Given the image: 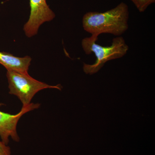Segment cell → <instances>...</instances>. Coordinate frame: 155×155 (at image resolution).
I'll return each mask as SVG.
<instances>
[{
  "label": "cell",
  "instance_id": "cell-1",
  "mask_svg": "<svg viewBox=\"0 0 155 155\" xmlns=\"http://www.w3.org/2000/svg\"><path fill=\"white\" fill-rule=\"evenodd\" d=\"M129 17L128 6L122 2L106 12H87L82 18V26L92 35L108 33L119 37L128 29Z\"/></svg>",
  "mask_w": 155,
  "mask_h": 155
},
{
  "label": "cell",
  "instance_id": "cell-2",
  "mask_svg": "<svg viewBox=\"0 0 155 155\" xmlns=\"http://www.w3.org/2000/svg\"><path fill=\"white\" fill-rule=\"evenodd\" d=\"M98 38V36L91 35L81 41V46L86 54L94 53L96 58L94 64L84 63L83 69L85 74L91 75L96 73L108 61L122 58L129 50V47L122 37L114 38L111 45L105 47L97 43Z\"/></svg>",
  "mask_w": 155,
  "mask_h": 155
},
{
  "label": "cell",
  "instance_id": "cell-3",
  "mask_svg": "<svg viewBox=\"0 0 155 155\" xmlns=\"http://www.w3.org/2000/svg\"><path fill=\"white\" fill-rule=\"evenodd\" d=\"M7 77L8 82L9 94L16 96L22 104V107L28 106L34 96L42 90L55 88L61 90V84L55 86L49 85L36 80L28 73L7 70Z\"/></svg>",
  "mask_w": 155,
  "mask_h": 155
},
{
  "label": "cell",
  "instance_id": "cell-4",
  "mask_svg": "<svg viewBox=\"0 0 155 155\" xmlns=\"http://www.w3.org/2000/svg\"><path fill=\"white\" fill-rule=\"evenodd\" d=\"M31 11L28 21L23 28L25 35L30 38L37 34L40 26L51 21L55 15L47 4L46 0H29Z\"/></svg>",
  "mask_w": 155,
  "mask_h": 155
},
{
  "label": "cell",
  "instance_id": "cell-5",
  "mask_svg": "<svg viewBox=\"0 0 155 155\" xmlns=\"http://www.w3.org/2000/svg\"><path fill=\"white\" fill-rule=\"evenodd\" d=\"M39 107V104L31 103L26 107H22L20 112L15 115L0 110V137L2 141L7 145L9 143L10 137L14 141L19 142L20 139L17 134V127L19 119L26 113L38 109Z\"/></svg>",
  "mask_w": 155,
  "mask_h": 155
},
{
  "label": "cell",
  "instance_id": "cell-6",
  "mask_svg": "<svg viewBox=\"0 0 155 155\" xmlns=\"http://www.w3.org/2000/svg\"><path fill=\"white\" fill-rule=\"evenodd\" d=\"M31 61L29 56L19 58L8 53L0 52V64L7 70L28 73Z\"/></svg>",
  "mask_w": 155,
  "mask_h": 155
},
{
  "label": "cell",
  "instance_id": "cell-7",
  "mask_svg": "<svg viewBox=\"0 0 155 155\" xmlns=\"http://www.w3.org/2000/svg\"><path fill=\"white\" fill-rule=\"evenodd\" d=\"M134 4L139 12L143 13L149 6L155 3V0H130Z\"/></svg>",
  "mask_w": 155,
  "mask_h": 155
},
{
  "label": "cell",
  "instance_id": "cell-8",
  "mask_svg": "<svg viewBox=\"0 0 155 155\" xmlns=\"http://www.w3.org/2000/svg\"><path fill=\"white\" fill-rule=\"evenodd\" d=\"M0 155H12L10 147L5 144L2 140H0Z\"/></svg>",
  "mask_w": 155,
  "mask_h": 155
}]
</instances>
